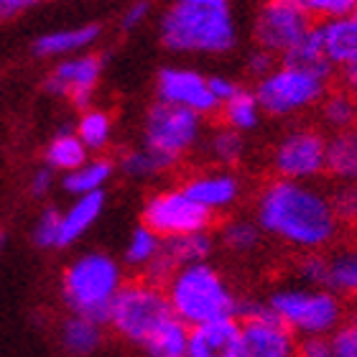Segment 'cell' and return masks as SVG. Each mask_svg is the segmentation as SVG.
Instances as JSON below:
<instances>
[{
  "label": "cell",
  "mask_w": 357,
  "mask_h": 357,
  "mask_svg": "<svg viewBox=\"0 0 357 357\" xmlns=\"http://www.w3.org/2000/svg\"><path fill=\"white\" fill-rule=\"evenodd\" d=\"M263 230L298 248H321L335 235V207L317 189L301 181L278 178L266 186L258 202Z\"/></svg>",
  "instance_id": "obj_1"
},
{
  "label": "cell",
  "mask_w": 357,
  "mask_h": 357,
  "mask_svg": "<svg viewBox=\"0 0 357 357\" xmlns=\"http://www.w3.org/2000/svg\"><path fill=\"white\" fill-rule=\"evenodd\" d=\"M161 41L174 52L225 54L238 33L230 3L225 0H178L161 21Z\"/></svg>",
  "instance_id": "obj_2"
},
{
  "label": "cell",
  "mask_w": 357,
  "mask_h": 357,
  "mask_svg": "<svg viewBox=\"0 0 357 357\" xmlns=\"http://www.w3.org/2000/svg\"><path fill=\"white\" fill-rule=\"evenodd\" d=\"M169 304L181 324H209V321L232 319L238 312V301L222 281V275L207 263L181 268L172 275L169 283Z\"/></svg>",
  "instance_id": "obj_3"
},
{
  "label": "cell",
  "mask_w": 357,
  "mask_h": 357,
  "mask_svg": "<svg viewBox=\"0 0 357 357\" xmlns=\"http://www.w3.org/2000/svg\"><path fill=\"white\" fill-rule=\"evenodd\" d=\"M64 298L75 317L100 324L110 319L112 301L123 289L120 268L105 253H87L64 271Z\"/></svg>",
  "instance_id": "obj_4"
},
{
  "label": "cell",
  "mask_w": 357,
  "mask_h": 357,
  "mask_svg": "<svg viewBox=\"0 0 357 357\" xmlns=\"http://www.w3.org/2000/svg\"><path fill=\"white\" fill-rule=\"evenodd\" d=\"M169 319H174V312L164 291L153 283H128L112 301L107 321L126 340L146 344V340Z\"/></svg>",
  "instance_id": "obj_5"
},
{
  "label": "cell",
  "mask_w": 357,
  "mask_h": 357,
  "mask_svg": "<svg viewBox=\"0 0 357 357\" xmlns=\"http://www.w3.org/2000/svg\"><path fill=\"white\" fill-rule=\"evenodd\" d=\"M324 77L283 64L281 69H273L263 77L255 89V100L271 115H291L317 102L324 95Z\"/></svg>",
  "instance_id": "obj_6"
},
{
  "label": "cell",
  "mask_w": 357,
  "mask_h": 357,
  "mask_svg": "<svg viewBox=\"0 0 357 357\" xmlns=\"http://www.w3.org/2000/svg\"><path fill=\"white\" fill-rule=\"evenodd\" d=\"M271 309L289 329H298L304 335H324L340 321V301L327 291H301L286 289L275 291Z\"/></svg>",
  "instance_id": "obj_7"
},
{
  "label": "cell",
  "mask_w": 357,
  "mask_h": 357,
  "mask_svg": "<svg viewBox=\"0 0 357 357\" xmlns=\"http://www.w3.org/2000/svg\"><path fill=\"white\" fill-rule=\"evenodd\" d=\"M212 222V212L186 197L184 189L156 194L143 209V225L158 238L174 240L204 232Z\"/></svg>",
  "instance_id": "obj_8"
},
{
  "label": "cell",
  "mask_w": 357,
  "mask_h": 357,
  "mask_svg": "<svg viewBox=\"0 0 357 357\" xmlns=\"http://www.w3.org/2000/svg\"><path fill=\"white\" fill-rule=\"evenodd\" d=\"M312 29L309 13L301 8V3H289V0L268 3L255 18V38L268 54L286 56L309 36Z\"/></svg>",
  "instance_id": "obj_9"
},
{
  "label": "cell",
  "mask_w": 357,
  "mask_h": 357,
  "mask_svg": "<svg viewBox=\"0 0 357 357\" xmlns=\"http://www.w3.org/2000/svg\"><path fill=\"white\" fill-rule=\"evenodd\" d=\"M197 135H199L197 112L166 102L151 107L146 120V149L156 151L176 164V158L197 141Z\"/></svg>",
  "instance_id": "obj_10"
},
{
  "label": "cell",
  "mask_w": 357,
  "mask_h": 357,
  "mask_svg": "<svg viewBox=\"0 0 357 357\" xmlns=\"http://www.w3.org/2000/svg\"><path fill=\"white\" fill-rule=\"evenodd\" d=\"M240 357H296L291 329L268 306H250L240 327Z\"/></svg>",
  "instance_id": "obj_11"
},
{
  "label": "cell",
  "mask_w": 357,
  "mask_h": 357,
  "mask_svg": "<svg viewBox=\"0 0 357 357\" xmlns=\"http://www.w3.org/2000/svg\"><path fill=\"white\" fill-rule=\"evenodd\" d=\"M275 172L286 181H301L327 169V141L314 130H296L286 135L273 153Z\"/></svg>",
  "instance_id": "obj_12"
},
{
  "label": "cell",
  "mask_w": 357,
  "mask_h": 357,
  "mask_svg": "<svg viewBox=\"0 0 357 357\" xmlns=\"http://www.w3.org/2000/svg\"><path fill=\"white\" fill-rule=\"evenodd\" d=\"M158 97L166 105H176V107H186V110L197 112H212L217 107V100L209 89V79L202 77L194 69H161L156 79Z\"/></svg>",
  "instance_id": "obj_13"
},
{
  "label": "cell",
  "mask_w": 357,
  "mask_h": 357,
  "mask_svg": "<svg viewBox=\"0 0 357 357\" xmlns=\"http://www.w3.org/2000/svg\"><path fill=\"white\" fill-rule=\"evenodd\" d=\"M102 72V61L100 56H75V59L61 61L59 67L54 69L52 77L46 79V89L56 92V95H69V100L77 107H89L92 100V89H95L97 79Z\"/></svg>",
  "instance_id": "obj_14"
},
{
  "label": "cell",
  "mask_w": 357,
  "mask_h": 357,
  "mask_svg": "<svg viewBox=\"0 0 357 357\" xmlns=\"http://www.w3.org/2000/svg\"><path fill=\"white\" fill-rule=\"evenodd\" d=\"M212 250V240L207 232H197V235H184V238H174L161 243V250L153 261L149 263V278L153 281H164L174 275L181 268L197 266L209 255Z\"/></svg>",
  "instance_id": "obj_15"
},
{
  "label": "cell",
  "mask_w": 357,
  "mask_h": 357,
  "mask_svg": "<svg viewBox=\"0 0 357 357\" xmlns=\"http://www.w3.org/2000/svg\"><path fill=\"white\" fill-rule=\"evenodd\" d=\"M186 357H240V324L235 319H220L194 327Z\"/></svg>",
  "instance_id": "obj_16"
},
{
  "label": "cell",
  "mask_w": 357,
  "mask_h": 357,
  "mask_svg": "<svg viewBox=\"0 0 357 357\" xmlns=\"http://www.w3.org/2000/svg\"><path fill=\"white\" fill-rule=\"evenodd\" d=\"M321 38V52L329 64H342L344 69L357 67V18H335L317 26Z\"/></svg>",
  "instance_id": "obj_17"
},
{
  "label": "cell",
  "mask_w": 357,
  "mask_h": 357,
  "mask_svg": "<svg viewBox=\"0 0 357 357\" xmlns=\"http://www.w3.org/2000/svg\"><path fill=\"white\" fill-rule=\"evenodd\" d=\"M238 181L230 174H207V176H194L186 181L184 194L192 197L204 209H222L238 199Z\"/></svg>",
  "instance_id": "obj_18"
},
{
  "label": "cell",
  "mask_w": 357,
  "mask_h": 357,
  "mask_svg": "<svg viewBox=\"0 0 357 357\" xmlns=\"http://www.w3.org/2000/svg\"><path fill=\"white\" fill-rule=\"evenodd\" d=\"M105 204V194L95 192L87 197H77V202L61 215V232H59V248L72 245L77 238H82L84 232L92 227Z\"/></svg>",
  "instance_id": "obj_19"
},
{
  "label": "cell",
  "mask_w": 357,
  "mask_h": 357,
  "mask_svg": "<svg viewBox=\"0 0 357 357\" xmlns=\"http://www.w3.org/2000/svg\"><path fill=\"white\" fill-rule=\"evenodd\" d=\"M100 36V26L97 23H87L79 29H64L54 31V33H44L36 38L33 52L38 56H59V54H72L77 49H87L92 41H97Z\"/></svg>",
  "instance_id": "obj_20"
},
{
  "label": "cell",
  "mask_w": 357,
  "mask_h": 357,
  "mask_svg": "<svg viewBox=\"0 0 357 357\" xmlns=\"http://www.w3.org/2000/svg\"><path fill=\"white\" fill-rule=\"evenodd\" d=\"M146 352L151 357H186V347H189V329L186 324L174 317L164 324V327L153 332L146 340Z\"/></svg>",
  "instance_id": "obj_21"
},
{
  "label": "cell",
  "mask_w": 357,
  "mask_h": 357,
  "mask_svg": "<svg viewBox=\"0 0 357 357\" xmlns=\"http://www.w3.org/2000/svg\"><path fill=\"white\" fill-rule=\"evenodd\" d=\"M283 64H286V67L304 69V72H312V75L324 77V79H327L329 67H332V64H329L327 56H324V52H321V38H319L317 26L309 31V36H306L304 41L294 49V52H289L286 56H283Z\"/></svg>",
  "instance_id": "obj_22"
},
{
  "label": "cell",
  "mask_w": 357,
  "mask_h": 357,
  "mask_svg": "<svg viewBox=\"0 0 357 357\" xmlns=\"http://www.w3.org/2000/svg\"><path fill=\"white\" fill-rule=\"evenodd\" d=\"M327 169L340 178L357 181V133L347 130L327 143Z\"/></svg>",
  "instance_id": "obj_23"
},
{
  "label": "cell",
  "mask_w": 357,
  "mask_h": 357,
  "mask_svg": "<svg viewBox=\"0 0 357 357\" xmlns=\"http://www.w3.org/2000/svg\"><path fill=\"white\" fill-rule=\"evenodd\" d=\"M46 161L52 169H61V172H77L79 166L87 164V149L84 143L72 133L56 135L49 149H46Z\"/></svg>",
  "instance_id": "obj_24"
},
{
  "label": "cell",
  "mask_w": 357,
  "mask_h": 357,
  "mask_svg": "<svg viewBox=\"0 0 357 357\" xmlns=\"http://www.w3.org/2000/svg\"><path fill=\"white\" fill-rule=\"evenodd\" d=\"M112 164L105 161V158H97V161H87L84 166H79L77 172L67 174L64 178V189L77 197H87V194L102 192V184L110 178Z\"/></svg>",
  "instance_id": "obj_25"
},
{
  "label": "cell",
  "mask_w": 357,
  "mask_h": 357,
  "mask_svg": "<svg viewBox=\"0 0 357 357\" xmlns=\"http://www.w3.org/2000/svg\"><path fill=\"white\" fill-rule=\"evenodd\" d=\"M61 340H64V347H67L72 355H89V352L97 350L102 335H100V324L82 319V317H72V319L64 324Z\"/></svg>",
  "instance_id": "obj_26"
},
{
  "label": "cell",
  "mask_w": 357,
  "mask_h": 357,
  "mask_svg": "<svg viewBox=\"0 0 357 357\" xmlns=\"http://www.w3.org/2000/svg\"><path fill=\"white\" fill-rule=\"evenodd\" d=\"M258 115H261V105L255 100V92L238 89L225 102V118L232 126V130H250V128H255L258 126Z\"/></svg>",
  "instance_id": "obj_27"
},
{
  "label": "cell",
  "mask_w": 357,
  "mask_h": 357,
  "mask_svg": "<svg viewBox=\"0 0 357 357\" xmlns=\"http://www.w3.org/2000/svg\"><path fill=\"white\" fill-rule=\"evenodd\" d=\"M158 250H161V238H158L156 232H151L146 225H141V227H135L133 235H130L126 258H128V263H133V266H149L158 255Z\"/></svg>",
  "instance_id": "obj_28"
},
{
  "label": "cell",
  "mask_w": 357,
  "mask_h": 357,
  "mask_svg": "<svg viewBox=\"0 0 357 357\" xmlns=\"http://www.w3.org/2000/svg\"><path fill=\"white\" fill-rule=\"evenodd\" d=\"M77 138L84 143V149H102L110 138V118L102 110H89L79 120Z\"/></svg>",
  "instance_id": "obj_29"
},
{
  "label": "cell",
  "mask_w": 357,
  "mask_h": 357,
  "mask_svg": "<svg viewBox=\"0 0 357 357\" xmlns=\"http://www.w3.org/2000/svg\"><path fill=\"white\" fill-rule=\"evenodd\" d=\"M169 166H174L172 158L161 156V153H156V151H151V149L133 151V153H128V156L123 158V172H126L128 176H151V174L164 172Z\"/></svg>",
  "instance_id": "obj_30"
},
{
  "label": "cell",
  "mask_w": 357,
  "mask_h": 357,
  "mask_svg": "<svg viewBox=\"0 0 357 357\" xmlns=\"http://www.w3.org/2000/svg\"><path fill=\"white\" fill-rule=\"evenodd\" d=\"M327 286L344 294H357V250L340 255L337 261L329 263Z\"/></svg>",
  "instance_id": "obj_31"
},
{
  "label": "cell",
  "mask_w": 357,
  "mask_h": 357,
  "mask_svg": "<svg viewBox=\"0 0 357 357\" xmlns=\"http://www.w3.org/2000/svg\"><path fill=\"white\" fill-rule=\"evenodd\" d=\"M321 112H324V120H327L329 126L340 128V130L350 128L352 123H355V118H357L355 100H352V97H347V95H342V92H337V95L327 97V102H324Z\"/></svg>",
  "instance_id": "obj_32"
},
{
  "label": "cell",
  "mask_w": 357,
  "mask_h": 357,
  "mask_svg": "<svg viewBox=\"0 0 357 357\" xmlns=\"http://www.w3.org/2000/svg\"><path fill=\"white\" fill-rule=\"evenodd\" d=\"M212 156L222 164H235L240 156H243V138H240L238 130L232 128H225V130H217L215 138H212Z\"/></svg>",
  "instance_id": "obj_33"
},
{
  "label": "cell",
  "mask_w": 357,
  "mask_h": 357,
  "mask_svg": "<svg viewBox=\"0 0 357 357\" xmlns=\"http://www.w3.org/2000/svg\"><path fill=\"white\" fill-rule=\"evenodd\" d=\"M59 232H61V215L54 207H49L41 212L36 227H33V243L41 248L59 245Z\"/></svg>",
  "instance_id": "obj_34"
},
{
  "label": "cell",
  "mask_w": 357,
  "mask_h": 357,
  "mask_svg": "<svg viewBox=\"0 0 357 357\" xmlns=\"http://www.w3.org/2000/svg\"><path fill=\"white\" fill-rule=\"evenodd\" d=\"M355 6L352 0H301V8H304L309 15H324L327 21H335V18H347V15L355 13Z\"/></svg>",
  "instance_id": "obj_35"
},
{
  "label": "cell",
  "mask_w": 357,
  "mask_h": 357,
  "mask_svg": "<svg viewBox=\"0 0 357 357\" xmlns=\"http://www.w3.org/2000/svg\"><path fill=\"white\" fill-rule=\"evenodd\" d=\"M222 238L227 243V248L238 250V253H245L258 243V227L250 222H230L222 230Z\"/></svg>",
  "instance_id": "obj_36"
},
{
  "label": "cell",
  "mask_w": 357,
  "mask_h": 357,
  "mask_svg": "<svg viewBox=\"0 0 357 357\" xmlns=\"http://www.w3.org/2000/svg\"><path fill=\"white\" fill-rule=\"evenodd\" d=\"M329 347H332V355L335 357H357V321L337 329V335L332 337Z\"/></svg>",
  "instance_id": "obj_37"
},
{
  "label": "cell",
  "mask_w": 357,
  "mask_h": 357,
  "mask_svg": "<svg viewBox=\"0 0 357 357\" xmlns=\"http://www.w3.org/2000/svg\"><path fill=\"white\" fill-rule=\"evenodd\" d=\"M301 275L312 283H327L329 263L324 258H319V255H309V258L301 261Z\"/></svg>",
  "instance_id": "obj_38"
},
{
  "label": "cell",
  "mask_w": 357,
  "mask_h": 357,
  "mask_svg": "<svg viewBox=\"0 0 357 357\" xmlns=\"http://www.w3.org/2000/svg\"><path fill=\"white\" fill-rule=\"evenodd\" d=\"M335 215L342 217H357V186H347V189H340L335 199Z\"/></svg>",
  "instance_id": "obj_39"
},
{
  "label": "cell",
  "mask_w": 357,
  "mask_h": 357,
  "mask_svg": "<svg viewBox=\"0 0 357 357\" xmlns=\"http://www.w3.org/2000/svg\"><path fill=\"white\" fill-rule=\"evenodd\" d=\"M209 89H212V95H215L217 102H227L240 87L235 82H230L227 77H209Z\"/></svg>",
  "instance_id": "obj_40"
},
{
  "label": "cell",
  "mask_w": 357,
  "mask_h": 357,
  "mask_svg": "<svg viewBox=\"0 0 357 357\" xmlns=\"http://www.w3.org/2000/svg\"><path fill=\"white\" fill-rule=\"evenodd\" d=\"M248 69L253 72V75H271V69H273V54L263 52V49H255L250 54V59H248Z\"/></svg>",
  "instance_id": "obj_41"
},
{
  "label": "cell",
  "mask_w": 357,
  "mask_h": 357,
  "mask_svg": "<svg viewBox=\"0 0 357 357\" xmlns=\"http://www.w3.org/2000/svg\"><path fill=\"white\" fill-rule=\"evenodd\" d=\"M296 357H335V355H332V347H329L327 342L312 337V340H306V342L301 344V350L296 352Z\"/></svg>",
  "instance_id": "obj_42"
},
{
  "label": "cell",
  "mask_w": 357,
  "mask_h": 357,
  "mask_svg": "<svg viewBox=\"0 0 357 357\" xmlns=\"http://www.w3.org/2000/svg\"><path fill=\"white\" fill-rule=\"evenodd\" d=\"M31 0H0V23L10 21L15 15H21L26 8H31Z\"/></svg>",
  "instance_id": "obj_43"
},
{
  "label": "cell",
  "mask_w": 357,
  "mask_h": 357,
  "mask_svg": "<svg viewBox=\"0 0 357 357\" xmlns=\"http://www.w3.org/2000/svg\"><path fill=\"white\" fill-rule=\"evenodd\" d=\"M146 15H149V3H135V6L128 8L126 15H123V26H126V29H135Z\"/></svg>",
  "instance_id": "obj_44"
},
{
  "label": "cell",
  "mask_w": 357,
  "mask_h": 357,
  "mask_svg": "<svg viewBox=\"0 0 357 357\" xmlns=\"http://www.w3.org/2000/svg\"><path fill=\"white\" fill-rule=\"evenodd\" d=\"M52 172L49 169H41V172H36V176L31 178V192L36 194V197H41V194H46L49 189H52Z\"/></svg>",
  "instance_id": "obj_45"
},
{
  "label": "cell",
  "mask_w": 357,
  "mask_h": 357,
  "mask_svg": "<svg viewBox=\"0 0 357 357\" xmlns=\"http://www.w3.org/2000/svg\"><path fill=\"white\" fill-rule=\"evenodd\" d=\"M347 79H350V82H352V89H355V97H352V100H355V107H357V67L347 69Z\"/></svg>",
  "instance_id": "obj_46"
},
{
  "label": "cell",
  "mask_w": 357,
  "mask_h": 357,
  "mask_svg": "<svg viewBox=\"0 0 357 357\" xmlns=\"http://www.w3.org/2000/svg\"><path fill=\"white\" fill-rule=\"evenodd\" d=\"M0 250H3V232H0Z\"/></svg>",
  "instance_id": "obj_47"
},
{
  "label": "cell",
  "mask_w": 357,
  "mask_h": 357,
  "mask_svg": "<svg viewBox=\"0 0 357 357\" xmlns=\"http://www.w3.org/2000/svg\"><path fill=\"white\" fill-rule=\"evenodd\" d=\"M352 15H355V18H357V6H355V13H352Z\"/></svg>",
  "instance_id": "obj_48"
}]
</instances>
